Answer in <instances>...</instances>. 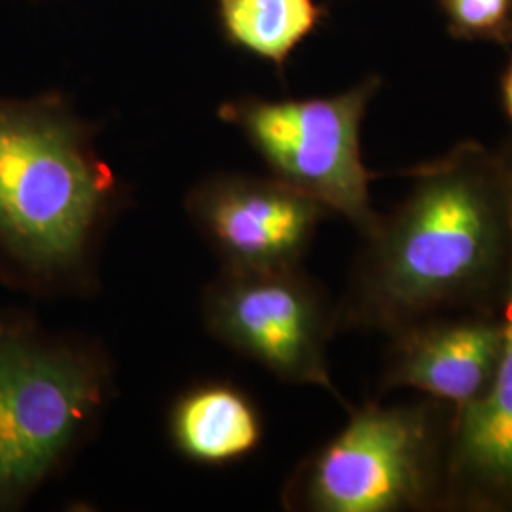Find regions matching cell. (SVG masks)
Returning <instances> with one entry per match:
<instances>
[{"label":"cell","mask_w":512,"mask_h":512,"mask_svg":"<svg viewBox=\"0 0 512 512\" xmlns=\"http://www.w3.org/2000/svg\"><path fill=\"white\" fill-rule=\"evenodd\" d=\"M403 175V200L361 236L336 302L338 334L389 336L442 313L505 308L512 186L503 152L465 139Z\"/></svg>","instance_id":"1"},{"label":"cell","mask_w":512,"mask_h":512,"mask_svg":"<svg viewBox=\"0 0 512 512\" xmlns=\"http://www.w3.org/2000/svg\"><path fill=\"white\" fill-rule=\"evenodd\" d=\"M99 126L65 93L0 95V283L31 296H88L129 184Z\"/></svg>","instance_id":"2"},{"label":"cell","mask_w":512,"mask_h":512,"mask_svg":"<svg viewBox=\"0 0 512 512\" xmlns=\"http://www.w3.org/2000/svg\"><path fill=\"white\" fill-rule=\"evenodd\" d=\"M116 395L99 340L0 306V512L21 511L97 433Z\"/></svg>","instance_id":"3"},{"label":"cell","mask_w":512,"mask_h":512,"mask_svg":"<svg viewBox=\"0 0 512 512\" xmlns=\"http://www.w3.org/2000/svg\"><path fill=\"white\" fill-rule=\"evenodd\" d=\"M346 425L302 459L281 490L296 512L444 511L456 410L435 399L348 406Z\"/></svg>","instance_id":"4"},{"label":"cell","mask_w":512,"mask_h":512,"mask_svg":"<svg viewBox=\"0 0 512 512\" xmlns=\"http://www.w3.org/2000/svg\"><path fill=\"white\" fill-rule=\"evenodd\" d=\"M384 88L366 74L346 90L313 97L239 95L222 101L217 118L238 129L270 175L323 203L365 236L380 213L370 184L382 175L363 158V124Z\"/></svg>","instance_id":"5"},{"label":"cell","mask_w":512,"mask_h":512,"mask_svg":"<svg viewBox=\"0 0 512 512\" xmlns=\"http://www.w3.org/2000/svg\"><path fill=\"white\" fill-rule=\"evenodd\" d=\"M203 327L222 346L291 385H313L349 404L332 382L330 340L336 302L302 266L220 268L202 296Z\"/></svg>","instance_id":"6"},{"label":"cell","mask_w":512,"mask_h":512,"mask_svg":"<svg viewBox=\"0 0 512 512\" xmlns=\"http://www.w3.org/2000/svg\"><path fill=\"white\" fill-rule=\"evenodd\" d=\"M192 226L222 268L287 270L302 266L323 220V203L272 175L217 171L184 196Z\"/></svg>","instance_id":"7"},{"label":"cell","mask_w":512,"mask_h":512,"mask_svg":"<svg viewBox=\"0 0 512 512\" xmlns=\"http://www.w3.org/2000/svg\"><path fill=\"white\" fill-rule=\"evenodd\" d=\"M376 399L397 389L465 410L490 393L505 344L503 311H454L385 336Z\"/></svg>","instance_id":"8"},{"label":"cell","mask_w":512,"mask_h":512,"mask_svg":"<svg viewBox=\"0 0 512 512\" xmlns=\"http://www.w3.org/2000/svg\"><path fill=\"white\" fill-rule=\"evenodd\" d=\"M512 186V133L499 145ZM505 344L486 399L456 410L446 512H512V270L503 308Z\"/></svg>","instance_id":"9"},{"label":"cell","mask_w":512,"mask_h":512,"mask_svg":"<svg viewBox=\"0 0 512 512\" xmlns=\"http://www.w3.org/2000/svg\"><path fill=\"white\" fill-rule=\"evenodd\" d=\"M255 399L228 380L184 387L165 416V431L181 458L202 467H228L255 454L264 440Z\"/></svg>","instance_id":"10"},{"label":"cell","mask_w":512,"mask_h":512,"mask_svg":"<svg viewBox=\"0 0 512 512\" xmlns=\"http://www.w3.org/2000/svg\"><path fill=\"white\" fill-rule=\"evenodd\" d=\"M228 44L285 73L294 52L329 19L319 0H213Z\"/></svg>","instance_id":"11"},{"label":"cell","mask_w":512,"mask_h":512,"mask_svg":"<svg viewBox=\"0 0 512 512\" xmlns=\"http://www.w3.org/2000/svg\"><path fill=\"white\" fill-rule=\"evenodd\" d=\"M448 35L511 50L512 0H437Z\"/></svg>","instance_id":"12"},{"label":"cell","mask_w":512,"mask_h":512,"mask_svg":"<svg viewBox=\"0 0 512 512\" xmlns=\"http://www.w3.org/2000/svg\"><path fill=\"white\" fill-rule=\"evenodd\" d=\"M497 95H499L501 110L512 126V52L497 78Z\"/></svg>","instance_id":"13"}]
</instances>
